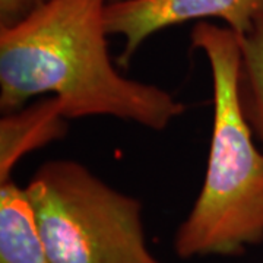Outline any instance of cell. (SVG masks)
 <instances>
[{"label": "cell", "mask_w": 263, "mask_h": 263, "mask_svg": "<svg viewBox=\"0 0 263 263\" xmlns=\"http://www.w3.org/2000/svg\"><path fill=\"white\" fill-rule=\"evenodd\" d=\"M110 0H47L28 18L0 29V108L16 111L53 94L65 116H108L162 130L186 107L157 85L127 79L107 46Z\"/></svg>", "instance_id": "6da1fadb"}, {"label": "cell", "mask_w": 263, "mask_h": 263, "mask_svg": "<svg viewBox=\"0 0 263 263\" xmlns=\"http://www.w3.org/2000/svg\"><path fill=\"white\" fill-rule=\"evenodd\" d=\"M190 40L212 72L214 122L203 184L176 231L174 252L180 259L240 256L263 241V151L240 100V35L202 21Z\"/></svg>", "instance_id": "7a4b0ae2"}, {"label": "cell", "mask_w": 263, "mask_h": 263, "mask_svg": "<svg viewBox=\"0 0 263 263\" xmlns=\"http://www.w3.org/2000/svg\"><path fill=\"white\" fill-rule=\"evenodd\" d=\"M25 192L51 263H161L146 245L141 202L82 164L48 161Z\"/></svg>", "instance_id": "3957f363"}, {"label": "cell", "mask_w": 263, "mask_h": 263, "mask_svg": "<svg viewBox=\"0 0 263 263\" xmlns=\"http://www.w3.org/2000/svg\"><path fill=\"white\" fill-rule=\"evenodd\" d=\"M221 19L246 35L263 19V0H117L105 8L108 35H120L124 47L119 65L127 66L138 48L154 34L189 21Z\"/></svg>", "instance_id": "277c9868"}, {"label": "cell", "mask_w": 263, "mask_h": 263, "mask_svg": "<svg viewBox=\"0 0 263 263\" xmlns=\"http://www.w3.org/2000/svg\"><path fill=\"white\" fill-rule=\"evenodd\" d=\"M67 120L56 97L5 114L0 120V183L10 179L24 155L65 138Z\"/></svg>", "instance_id": "5b68a950"}, {"label": "cell", "mask_w": 263, "mask_h": 263, "mask_svg": "<svg viewBox=\"0 0 263 263\" xmlns=\"http://www.w3.org/2000/svg\"><path fill=\"white\" fill-rule=\"evenodd\" d=\"M0 263H51L25 189L0 183Z\"/></svg>", "instance_id": "8992f818"}, {"label": "cell", "mask_w": 263, "mask_h": 263, "mask_svg": "<svg viewBox=\"0 0 263 263\" xmlns=\"http://www.w3.org/2000/svg\"><path fill=\"white\" fill-rule=\"evenodd\" d=\"M240 100L252 130L263 146V19L240 35Z\"/></svg>", "instance_id": "52a82bcc"}, {"label": "cell", "mask_w": 263, "mask_h": 263, "mask_svg": "<svg viewBox=\"0 0 263 263\" xmlns=\"http://www.w3.org/2000/svg\"><path fill=\"white\" fill-rule=\"evenodd\" d=\"M46 2L47 0H0V29L19 24Z\"/></svg>", "instance_id": "ba28073f"}, {"label": "cell", "mask_w": 263, "mask_h": 263, "mask_svg": "<svg viewBox=\"0 0 263 263\" xmlns=\"http://www.w3.org/2000/svg\"><path fill=\"white\" fill-rule=\"evenodd\" d=\"M110 2H117V0H110Z\"/></svg>", "instance_id": "9c48e42d"}]
</instances>
